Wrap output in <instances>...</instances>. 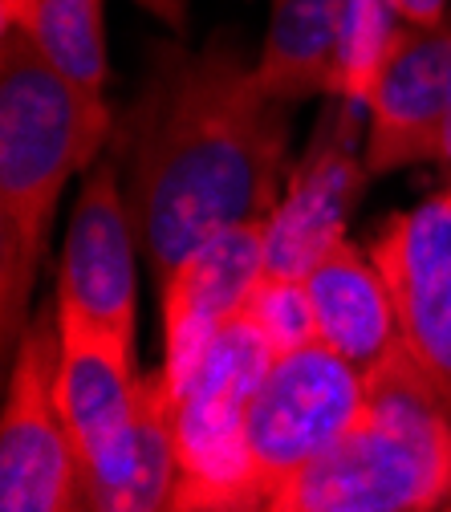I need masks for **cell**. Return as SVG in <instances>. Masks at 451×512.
Masks as SVG:
<instances>
[{"label":"cell","instance_id":"obj_12","mask_svg":"<svg viewBox=\"0 0 451 512\" xmlns=\"http://www.w3.org/2000/svg\"><path fill=\"white\" fill-rule=\"evenodd\" d=\"M354 102L334 98V110L305 159L289 167L285 196L265 224V269L301 277L334 240L346 236V220L366 183V163L350 151Z\"/></svg>","mask_w":451,"mask_h":512},{"label":"cell","instance_id":"obj_18","mask_svg":"<svg viewBox=\"0 0 451 512\" xmlns=\"http://www.w3.org/2000/svg\"><path fill=\"white\" fill-rule=\"evenodd\" d=\"M391 9L399 13V21L411 25H439L451 13V0H391Z\"/></svg>","mask_w":451,"mask_h":512},{"label":"cell","instance_id":"obj_14","mask_svg":"<svg viewBox=\"0 0 451 512\" xmlns=\"http://www.w3.org/2000/svg\"><path fill=\"white\" fill-rule=\"evenodd\" d=\"M350 0H273L252 74L273 98L301 106L309 98H346Z\"/></svg>","mask_w":451,"mask_h":512},{"label":"cell","instance_id":"obj_21","mask_svg":"<svg viewBox=\"0 0 451 512\" xmlns=\"http://www.w3.org/2000/svg\"><path fill=\"white\" fill-rule=\"evenodd\" d=\"M435 512H451V500H447V504H439V508H435Z\"/></svg>","mask_w":451,"mask_h":512},{"label":"cell","instance_id":"obj_10","mask_svg":"<svg viewBox=\"0 0 451 512\" xmlns=\"http://www.w3.org/2000/svg\"><path fill=\"white\" fill-rule=\"evenodd\" d=\"M265 224L228 228L200 248H191L163 289V378L175 395L200 354L216 342L224 326L244 313L252 285L265 273Z\"/></svg>","mask_w":451,"mask_h":512},{"label":"cell","instance_id":"obj_3","mask_svg":"<svg viewBox=\"0 0 451 512\" xmlns=\"http://www.w3.org/2000/svg\"><path fill=\"white\" fill-rule=\"evenodd\" d=\"M451 500V407L395 346L366 374L358 423L269 512H435Z\"/></svg>","mask_w":451,"mask_h":512},{"label":"cell","instance_id":"obj_8","mask_svg":"<svg viewBox=\"0 0 451 512\" xmlns=\"http://www.w3.org/2000/svg\"><path fill=\"white\" fill-rule=\"evenodd\" d=\"M370 256L395 301L399 346L451 407V183L386 220Z\"/></svg>","mask_w":451,"mask_h":512},{"label":"cell","instance_id":"obj_5","mask_svg":"<svg viewBox=\"0 0 451 512\" xmlns=\"http://www.w3.org/2000/svg\"><path fill=\"white\" fill-rule=\"evenodd\" d=\"M366 374L330 346L273 354L248 403V460L265 500L301 476L358 423Z\"/></svg>","mask_w":451,"mask_h":512},{"label":"cell","instance_id":"obj_1","mask_svg":"<svg viewBox=\"0 0 451 512\" xmlns=\"http://www.w3.org/2000/svg\"><path fill=\"white\" fill-rule=\"evenodd\" d=\"M293 110L256 82L232 33L159 61L114 135L139 248L159 285L191 248L277 212Z\"/></svg>","mask_w":451,"mask_h":512},{"label":"cell","instance_id":"obj_16","mask_svg":"<svg viewBox=\"0 0 451 512\" xmlns=\"http://www.w3.org/2000/svg\"><path fill=\"white\" fill-rule=\"evenodd\" d=\"M0 29L25 37L74 86L106 94L110 57L102 0H0Z\"/></svg>","mask_w":451,"mask_h":512},{"label":"cell","instance_id":"obj_15","mask_svg":"<svg viewBox=\"0 0 451 512\" xmlns=\"http://www.w3.org/2000/svg\"><path fill=\"white\" fill-rule=\"evenodd\" d=\"M78 480L82 512H171L179 460L163 370L143 374V395L131 431L102 464L82 468Z\"/></svg>","mask_w":451,"mask_h":512},{"label":"cell","instance_id":"obj_13","mask_svg":"<svg viewBox=\"0 0 451 512\" xmlns=\"http://www.w3.org/2000/svg\"><path fill=\"white\" fill-rule=\"evenodd\" d=\"M317 342L342 354L350 366L370 374L399 346L395 301L386 289L370 248H358L350 236L334 240L301 273Z\"/></svg>","mask_w":451,"mask_h":512},{"label":"cell","instance_id":"obj_19","mask_svg":"<svg viewBox=\"0 0 451 512\" xmlns=\"http://www.w3.org/2000/svg\"><path fill=\"white\" fill-rule=\"evenodd\" d=\"M143 13H151L159 25H167L171 33H183L187 29V17H191V0H135Z\"/></svg>","mask_w":451,"mask_h":512},{"label":"cell","instance_id":"obj_7","mask_svg":"<svg viewBox=\"0 0 451 512\" xmlns=\"http://www.w3.org/2000/svg\"><path fill=\"white\" fill-rule=\"evenodd\" d=\"M447 102H451V21L439 25L399 21L362 94L366 171L391 175L427 163L443 167Z\"/></svg>","mask_w":451,"mask_h":512},{"label":"cell","instance_id":"obj_2","mask_svg":"<svg viewBox=\"0 0 451 512\" xmlns=\"http://www.w3.org/2000/svg\"><path fill=\"white\" fill-rule=\"evenodd\" d=\"M114 143V110L0 29V342L13 362L33 313L57 200Z\"/></svg>","mask_w":451,"mask_h":512},{"label":"cell","instance_id":"obj_11","mask_svg":"<svg viewBox=\"0 0 451 512\" xmlns=\"http://www.w3.org/2000/svg\"><path fill=\"white\" fill-rule=\"evenodd\" d=\"M57 326V403L66 415L82 472L102 464L131 431L143 395V374L135 370V342L118 338L102 322L86 317L61 293Z\"/></svg>","mask_w":451,"mask_h":512},{"label":"cell","instance_id":"obj_9","mask_svg":"<svg viewBox=\"0 0 451 512\" xmlns=\"http://www.w3.org/2000/svg\"><path fill=\"white\" fill-rule=\"evenodd\" d=\"M135 252L143 248L131 204H126L122 159L110 143L82 179L53 289L126 342H135L139 322Z\"/></svg>","mask_w":451,"mask_h":512},{"label":"cell","instance_id":"obj_17","mask_svg":"<svg viewBox=\"0 0 451 512\" xmlns=\"http://www.w3.org/2000/svg\"><path fill=\"white\" fill-rule=\"evenodd\" d=\"M240 317L265 338V346H269L273 354H289V350H297V346L317 342L313 309H309L305 285H301V277H289V273L265 269L261 281L252 285V293H248Z\"/></svg>","mask_w":451,"mask_h":512},{"label":"cell","instance_id":"obj_4","mask_svg":"<svg viewBox=\"0 0 451 512\" xmlns=\"http://www.w3.org/2000/svg\"><path fill=\"white\" fill-rule=\"evenodd\" d=\"M269 358L265 338L236 317L171 395L179 460L171 512H269L248 460V403Z\"/></svg>","mask_w":451,"mask_h":512},{"label":"cell","instance_id":"obj_20","mask_svg":"<svg viewBox=\"0 0 451 512\" xmlns=\"http://www.w3.org/2000/svg\"><path fill=\"white\" fill-rule=\"evenodd\" d=\"M451 21V13H447ZM443 171H447V183H451V102H447V139H443Z\"/></svg>","mask_w":451,"mask_h":512},{"label":"cell","instance_id":"obj_6","mask_svg":"<svg viewBox=\"0 0 451 512\" xmlns=\"http://www.w3.org/2000/svg\"><path fill=\"white\" fill-rule=\"evenodd\" d=\"M57 293H49L9 362L0 415V512H82L78 452L57 403Z\"/></svg>","mask_w":451,"mask_h":512}]
</instances>
